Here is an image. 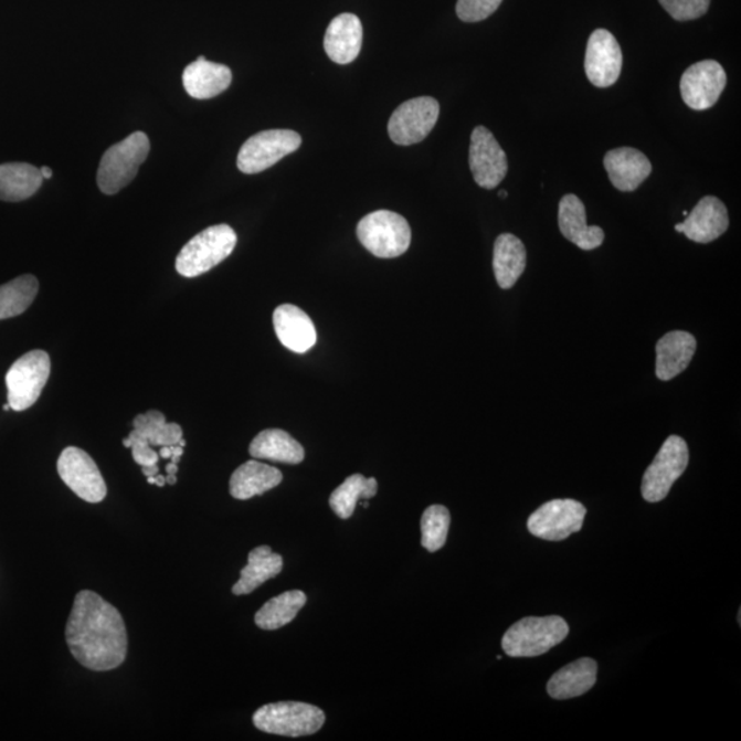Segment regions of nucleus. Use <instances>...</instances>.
<instances>
[{
    "label": "nucleus",
    "instance_id": "nucleus-1",
    "mask_svg": "<svg viewBox=\"0 0 741 741\" xmlns=\"http://www.w3.org/2000/svg\"><path fill=\"white\" fill-rule=\"evenodd\" d=\"M65 637L72 655L89 670H115L126 660V624L120 611L98 593H77L67 620Z\"/></svg>",
    "mask_w": 741,
    "mask_h": 741
},
{
    "label": "nucleus",
    "instance_id": "nucleus-2",
    "mask_svg": "<svg viewBox=\"0 0 741 741\" xmlns=\"http://www.w3.org/2000/svg\"><path fill=\"white\" fill-rule=\"evenodd\" d=\"M568 636V622L560 616H528L506 632L501 647L511 658H536L550 653Z\"/></svg>",
    "mask_w": 741,
    "mask_h": 741
},
{
    "label": "nucleus",
    "instance_id": "nucleus-3",
    "mask_svg": "<svg viewBox=\"0 0 741 741\" xmlns=\"http://www.w3.org/2000/svg\"><path fill=\"white\" fill-rule=\"evenodd\" d=\"M235 231L227 224L212 225L184 245L177 258V271L184 278H195L224 262L236 246Z\"/></svg>",
    "mask_w": 741,
    "mask_h": 741
},
{
    "label": "nucleus",
    "instance_id": "nucleus-4",
    "mask_svg": "<svg viewBox=\"0 0 741 741\" xmlns=\"http://www.w3.org/2000/svg\"><path fill=\"white\" fill-rule=\"evenodd\" d=\"M149 152L150 140L144 133L129 135L120 144L112 146L102 157L96 177L100 191L115 195L131 183Z\"/></svg>",
    "mask_w": 741,
    "mask_h": 741
},
{
    "label": "nucleus",
    "instance_id": "nucleus-5",
    "mask_svg": "<svg viewBox=\"0 0 741 741\" xmlns=\"http://www.w3.org/2000/svg\"><path fill=\"white\" fill-rule=\"evenodd\" d=\"M325 721L324 710L301 701L265 705L253 716L258 731L287 738L309 737L319 732Z\"/></svg>",
    "mask_w": 741,
    "mask_h": 741
},
{
    "label": "nucleus",
    "instance_id": "nucleus-6",
    "mask_svg": "<svg viewBox=\"0 0 741 741\" xmlns=\"http://www.w3.org/2000/svg\"><path fill=\"white\" fill-rule=\"evenodd\" d=\"M358 237L367 251L379 258H395L409 251L412 232L399 213L377 211L358 224Z\"/></svg>",
    "mask_w": 741,
    "mask_h": 741
},
{
    "label": "nucleus",
    "instance_id": "nucleus-7",
    "mask_svg": "<svg viewBox=\"0 0 741 741\" xmlns=\"http://www.w3.org/2000/svg\"><path fill=\"white\" fill-rule=\"evenodd\" d=\"M51 360L44 350H32L22 356L6 373L8 403L11 410L22 412L36 403L49 381Z\"/></svg>",
    "mask_w": 741,
    "mask_h": 741
},
{
    "label": "nucleus",
    "instance_id": "nucleus-8",
    "mask_svg": "<svg viewBox=\"0 0 741 741\" xmlns=\"http://www.w3.org/2000/svg\"><path fill=\"white\" fill-rule=\"evenodd\" d=\"M688 463L689 451L686 441L678 435H670L644 473L642 484L644 500L659 502L666 499L671 486L686 473Z\"/></svg>",
    "mask_w": 741,
    "mask_h": 741
},
{
    "label": "nucleus",
    "instance_id": "nucleus-9",
    "mask_svg": "<svg viewBox=\"0 0 741 741\" xmlns=\"http://www.w3.org/2000/svg\"><path fill=\"white\" fill-rule=\"evenodd\" d=\"M301 144V135L290 129H269V131L258 133L242 146L236 166L242 173L246 174L267 171L283 157L297 151Z\"/></svg>",
    "mask_w": 741,
    "mask_h": 741
},
{
    "label": "nucleus",
    "instance_id": "nucleus-10",
    "mask_svg": "<svg viewBox=\"0 0 741 741\" xmlns=\"http://www.w3.org/2000/svg\"><path fill=\"white\" fill-rule=\"evenodd\" d=\"M440 117V104L432 96H419L401 104L390 117L389 137L395 145H416L428 137Z\"/></svg>",
    "mask_w": 741,
    "mask_h": 741
},
{
    "label": "nucleus",
    "instance_id": "nucleus-11",
    "mask_svg": "<svg viewBox=\"0 0 741 741\" xmlns=\"http://www.w3.org/2000/svg\"><path fill=\"white\" fill-rule=\"evenodd\" d=\"M586 508L571 499L551 500L530 515L528 529L537 539L563 541L584 526Z\"/></svg>",
    "mask_w": 741,
    "mask_h": 741
},
{
    "label": "nucleus",
    "instance_id": "nucleus-12",
    "mask_svg": "<svg viewBox=\"0 0 741 741\" xmlns=\"http://www.w3.org/2000/svg\"><path fill=\"white\" fill-rule=\"evenodd\" d=\"M59 474L67 488L87 502L105 500L107 488L104 477L93 457L76 446L62 452L59 459Z\"/></svg>",
    "mask_w": 741,
    "mask_h": 741
},
{
    "label": "nucleus",
    "instance_id": "nucleus-13",
    "mask_svg": "<svg viewBox=\"0 0 741 741\" xmlns=\"http://www.w3.org/2000/svg\"><path fill=\"white\" fill-rule=\"evenodd\" d=\"M469 169L475 182L486 190H494L506 179L508 162L505 150L488 128L479 126L472 134Z\"/></svg>",
    "mask_w": 741,
    "mask_h": 741
},
{
    "label": "nucleus",
    "instance_id": "nucleus-14",
    "mask_svg": "<svg viewBox=\"0 0 741 741\" xmlns=\"http://www.w3.org/2000/svg\"><path fill=\"white\" fill-rule=\"evenodd\" d=\"M727 87V73L720 62L705 60L689 66L681 77L680 89L686 105L694 110L714 106Z\"/></svg>",
    "mask_w": 741,
    "mask_h": 741
},
{
    "label": "nucleus",
    "instance_id": "nucleus-15",
    "mask_svg": "<svg viewBox=\"0 0 741 741\" xmlns=\"http://www.w3.org/2000/svg\"><path fill=\"white\" fill-rule=\"evenodd\" d=\"M624 56L620 43L607 30H596L587 41L585 72L593 86L607 88L621 76Z\"/></svg>",
    "mask_w": 741,
    "mask_h": 741
},
{
    "label": "nucleus",
    "instance_id": "nucleus-16",
    "mask_svg": "<svg viewBox=\"0 0 741 741\" xmlns=\"http://www.w3.org/2000/svg\"><path fill=\"white\" fill-rule=\"evenodd\" d=\"M729 227L727 207L717 197L701 198L684 223L676 225L677 232L686 234L688 240L710 243L726 234Z\"/></svg>",
    "mask_w": 741,
    "mask_h": 741
},
{
    "label": "nucleus",
    "instance_id": "nucleus-17",
    "mask_svg": "<svg viewBox=\"0 0 741 741\" xmlns=\"http://www.w3.org/2000/svg\"><path fill=\"white\" fill-rule=\"evenodd\" d=\"M603 162L610 182L616 190L624 192L637 190L653 172V166L647 156L633 147H618V149L610 150L604 156Z\"/></svg>",
    "mask_w": 741,
    "mask_h": 741
},
{
    "label": "nucleus",
    "instance_id": "nucleus-18",
    "mask_svg": "<svg viewBox=\"0 0 741 741\" xmlns=\"http://www.w3.org/2000/svg\"><path fill=\"white\" fill-rule=\"evenodd\" d=\"M559 229L565 240L582 251H595L604 242V231L597 225H587L584 203L579 197L568 194L559 202Z\"/></svg>",
    "mask_w": 741,
    "mask_h": 741
},
{
    "label": "nucleus",
    "instance_id": "nucleus-19",
    "mask_svg": "<svg viewBox=\"0 0 741 741\" xmlns=\"http://www.w3.org/2000/svg\"><path fill=\"white\" fill-rule=\"evenodd\" d=\"M274 327L283 347L293 352H308L318 342L314 321L296 305H279L274 313Z\"/></svg>",
    "mask_w": 741,
    "mask_h": 741
},
{
    "label": "nucleus",
    "instance_id": "nucleus-20",
    "mask_svg": "<svg viewBox=\"0 0 741 741\" xmlns=\"http://www.w3.org/2000/svg\"><path fill=\"white\" fill-rule=\"evenodd\" d=\"M361 44H363V25L358 15L339 14L328 25L325 50L336 64L347 65L358 59Z\"/></svg>",
    "mask_w": 741,
    "mask_h": 741
},
{
    "label": "nucleus",
    "instance_id": "nucleus-21",
    "mask_svg": "<svg viewBox=\"0 0 741 741\" xmlns=\"http://www.w3.org/2000/svg\"><path fill=\"white\" fill-rule=\"evenodd\" d=\"M696 338L687 331L667 332L656 343V377L660 381L680 375L691 363L696 352Z\"/></svg>",
    "mask_w": 741,
    "mask_h": 741
},
{
    "label": "nucleus",
    "instance_id": "nucleus-22",
    "mask_svg": "<svg viewBox=\"0 0 741 741\" xmlns=\"http://www.w3.org/2000/svg\"><path fill=\"white\" fill-rule=\"evenodd\" d=\"M232 73L229 66L207 61L205 56L186 67L183 86L187 94L195 99H211L231 86Z\"/></svg>",
    "mask_w": 741,
    "mask_h": 741
},
{
    "label": "nucleus",
    "instance_id": "nucleus-23",
    "mask_svg": "<svg viewBox=\"0 0 741 741\" xmlns=\"http://www.w3.org/2000/svg\"><path fill=\"white\" fill-rule=\"evenodd\" d=\"M597 664L591 658H581L562 667L548 681L547 691L553 699L579 698L595 687Z\"/></svg>",
    "mask_w": 741,
    "mask_h": 741
},
{
    "label": "nucleus",
    "instance_id": "nucleus-24",
    "mask_svg": "<svg viewBox=\"0 0 741 741\" xmlns=\"http://www.w3.org/2000/svg\"><path fill=\"white\" fill-rule=\"evenodd\" d=\"M283 480L280 469L257 461L237 467L230 479V494L234 499L248 500L276 488Z\"/></svg>",
    "mask_w": 741,
    "mask_h": 741
},
{
    "label": "nucleus",
    "instance_id": "nucleus-25",
    "mask_svg": "<svg viewBox=\"0 0 741 741\" xmlns=\"http://www.w3.org/2000/svg\"><path fill=\"white\" fill-rule=\"evenodd\" d=\"M254 459H265L286 464H299L305 459V449L285 430L268 428L260 433L248 446Z\"/></svg>",
    "mask_w": 741,
    "mask_h": 741
},
{
    "label": "nucleus",
    "instance_id": "nucleus-26",
    "mask_svg": "<svg viewBox=\"0 0 741 741\" xmlns=\"http://www.w3.org/2000/svg\"><path fill=\"white\" fill-rule=\"evenodd\" d=\"M283 570V558L273 552L268 546L254 548L248 553L247 565L241 570V579L232 586L236 596L248 595L262 586L264 582L275 579Z\"/></svg>",
    "mask_w": 741,
    "mask_h": 741
},
{
    "label": "nucleus",
    "instance_id": "nucleus-27",
    "mask_svg": "<svg viewBox=\"0 0 741 741\" xmlns=\"http://www.w3.org/2000/svg\"><path fill=\"white\" fill-rule=\"evenodd\" d=\"M43 180L41 169L31 163H3L0 166V201H25L41 189Z\"/></svg>",
    "mask_w": 741,
    "mask_h": 741
},
{
    "label": "nucleus",
    "instance_id": "nucleus-28",
    "mask_svg": "<svg viewBox=\"0 0 741 741\" xmlns=\"http://www.w3.org/2000/svg\"><path fill=\"white\" fill-rule=\"evenodd\" d=\"M526 248L523 242L512 234L497 237L494 248V269L496 280L501 288L514 287L526 268Z\"/></svg>",
    "mask_w": 741,
    "mask_h": 741
},
{
    "label": "nucleus",
    "instance_id": "nucleus-29",
    "mask_svg": "<svg viewBox=\"0 0 741 741\" xmlns=\"http://www.w3.org/2000/svg\"><path fill=\"white\" fill-rule=\"evenodd\" d=\"M307 604V595L301 591H288L271 599L257 611L254 621L260 629L276 631L290 624Z\"/></svg>",
    "mask_w": 741,
    "mask_h": 741
},
{
    "label": "nucleus",
    "instance_id": "nucleus-30",
    "mask_svg": "<svg viewBox=\"0 0 741 741\" xmlns=\"http://www.w3.org/2000/svg\"><path fill=\"white\" fill-rule=\"evenodd\" d=\"M378 483L375 478H366L361 474H354L345 479L330 496V507L341 519H349L354 512L358 501L372 499L377 495Z\"/></svg>",
    "mask_w": 741,
    "mask_h": 741
},
{
    "label": "nucleus",
    "instance_id": "nucleus-31",
    "mask_svg": "<svg viewBox=\"0 0 741 741\" xmlns=\"http://www.w3.org/2000/svg\"><path fill=\"white\" fill-rule=\"evenodd\" d=\"M38 292L39 280L33 275H22L0 286V320L24 314L35 301Z\"/></svg>",
    "mask_w": 741,
    "mask_h": 741
},
{
    "label": "nucleus",
    "instance_id": "nucleus-32",
    "mask_svg": "<svg viewBox=\"0 0 741 741\" xmlns=\"http://www.w3.org/2000/svg\"><path fill=\"white\" fill-rule=\"evenodd\" d=\"M150 446H173L183 438V430L178 423H167L160 411H149L134 419L133 432Z\"/></svg>",
    "mask_w": 741,
    "mask_h": 741
},
{
    "label": "nucleus",
    "instance_id": "nucleus-33",
    "mask_svg": "<svg viewBox=\"0 0 741 741\" xmlns=\"http://www.w3.org/2000/svg\"><path fill=\"white\" fill-rule=\"evenodd\" d=\"M451 512L440 505L430 506L421 520L422 547L428 552H437L448 539Z\"/></svg>",
    "mask_w": 741,
    "mask_h": 741
},
{
    "label": "nucleus",
    "instance_id": "nucleus-34",
    "mask_svg": "<svg viewBox=\"0 0 741 741\" xmlns=\"http://www.w3.org/2000/svg\"><path fill=\"white\" fill-rule=\"evenodd\" d=\"M659 3L676 21H691L707 13L711 0H659Z\"/></svg>",
    "mask_w": 741,
    "mask_h": 741
},
{
    "label": "nucleus",
    "instance_id": "nucleus-35",
    "mask_svg": "<svg viewBox=\"0 0 741 741\" xmlns=\"http://www.w3.org/2000/svg\"><path fill=\"white\" fill-rule=\"evenodd\" d=\"M502 0H457L456 14L464 22L488 19L500 8Z\"/></svg>",
    "mask_w": 741,
    "mask_h": 741
},
{
    "label": "nucleus",
    "instance_id": "nucleus-36",
    "mask_svg": "<svg viewBox=\"0 0 741 741\" xmlns=\"http://www.w3.org/2000/svg\"><path fill=\"white\" fill-rule=\"evenodd\" d=\"M123 445L133 449L134 461L141 467L155 466L160 461V455L151 448L150 444L134 433H129L128 437L124 438Z\"/></svg>",
    "mask_w": 741,
    "mask_h": 741
},
{
    "label": "nucleus",
    "instance_id": "nucleus-37",
    "mask_svg": "<svg viewBox=\"0 0 741 741\" xmlns=\"http://www.w3.org/2000/svg\"><path fill=\"white\" fill-rule=\"evenodd\" d=\"M183 454H184V448H183V446H180L179 444H178V445H173V446H172V457H171V462H172V463H177V464H179V462H180V457H182Z\"/></svg>",
    "mask_w": 741,
    "mask_h": 741
},
{
    "label": "nucleus",
    "instance_id": "nucleus-38",
    "mask_svg": "<svg viewBox=\"0 0 741 741\" xmlns=\"http://www.w3.org/2000/svg\"><path fill=\"white\" fill-rule=\"evenodd\" d=\"M141 473H144L146 477H156L157 474H160V468L155 464V466L141 467Z\"/></svg>",
    "mask_w": 741,
    "mask_h": 741
},
{
    "label": "nucleus",
    "instance_id": "nucleus-39",
    "mask_svg": "<svg viewBox=\"0 0 741 741\" xmlns=\"http://www.w3.org/2000/svg\"><path fill=\"white\" fill-rule=\"evenodd\" d=\"M162 459H171L172 457V446H161L160 454Z\"/></svg>",
    "mask_w": 741,
    "mask_h": 741
},
{
    "label": "nucleus",
    "instance_id": "nucleus-40",
    "mask_svg": "<svg viewBox=\"0 0 741 741\" xmlns=\"http://www.w3.org/2000/svg\"><path fill=\"white\" fill-rule=\"evenodd\" d=\"M156 485L158 486V488H163V486L167 485L166 477H163V475H161V474H157L156 475Z\"/></svg>",
    "mask_w": 741,
    "mask_h": 741
},
{
    "label": "nucleus",
    "instance_id": "nucleus-41",
    "mask_svg": "<svg viewBox=\"0 0 741 741\" xmlns=\"http://www.w3.org/2000/svg\"><path fill=\"white\" fill-rule=\"evenodd\" d=\"M178 472H179V467H178L177 463L171 462V463L168 464V466H167V473L168 474L177 475Z\"/></svg>",
    "mask_w": 741,
    "mask_h": 741
},
{
    "label": "nucleus",
    "instance_id": "nucleus-42",
    "mask_svg": "<svg viewBox=\"0 0 741 741\" xmlns=\"http://www.w3.org/2000/svg\"><path fill=\"white\" fill-rule=\"evenodd\" d=\"M42 177L43 179H50L53 177V171L49 167H43L41 168Z\"/></svg>",
    "mask_w": 741,
    "mask_h": 741
},
{
    "label": "nucleus",
    "instance_id": "nucleus-43",
    "mask_svg": "<svg viewBox=\"0 0 741 741\" xmlns=\"http://www.w3.org/2000/svg\"><path fill=\"white\" fill-rule=\"evenodd\" d=\"M166 479H167V484H169V485H177V483H178V477H177V475H173V474H168Z\"/></svg>",
    "mask_w": 741,
    "mask_h": 741
},
{
    "label": "nucleus",
    "instance_id": "nucleus-44",
    "mask_svg": "<svg viewBox=\"0 0 741 741\" xmlns=\"http://www.w3.org/2000/svg\"><path fill=\"white\" fill-rule=\"evenodd\" d=\"M147 483L150 485H156V477H147Z\"/></svg>",
    "mask_w": 741,
    "mask_h": 741
},
{
    "label": "nucleus",
    "instance_id": "nucleus-45",
    "mask_svg": "<svg viewBox=\"0 0 741 741\" xmlns=\"http://www.w3.org/2000/svg\"><path fill=\"white\" fill-rule=\"evenodd\" d=\"M499 197H500V198H507V197H508V192L505 191V190H502V191L499 192Z\"/></svg>",
    "mask_w": 741,
    "mask_h": 741
},
{
    "label": "nucleus",
    "instance_id": "nucleus-46",
    "mask_svg": "<svg viewBox=\"0 0 741 741\" xmlns=\"http://www.w3.org/2000/svg\"><path fill=\"white\" fill-rule=\"evenodd\" d=\"M10 410H11V406H10L9 403L3 405V411L8 412Z\"/></svg>",
    "mask_w": 741,
    "mask_h": 741
},
{
    "label": "nucleus",
    "instance_id": "nucleus-47",
    "mask_svg": "<svg viewBox=\"0 0 741 741\" xmlns=\"http://www.w3.org/2000/svg\"><path fill=\"white\" fill-rule=\"evenodd\" d=\"M179 445H180V446H183V448H184V446H186V440H183V438H182V440H180V443H179Z\"/></svg>",
    "mask_w": 741,
    "mask_h": 741
}]
</instances>
